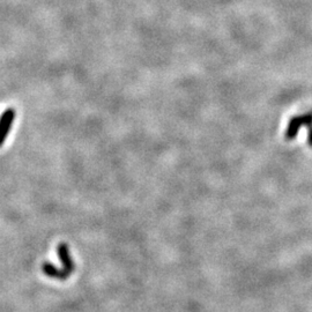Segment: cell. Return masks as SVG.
Masks as SVG:
<instances>
[{
	"label": "cell",
	"instance_id": "obj_2",
	"mask_svg": "<svg viewBox=\"0 0 312 312\" xmlns=\"http://www.w3.org/2000/svg\"><path fill=\"white\" fill-rule=\"evenodd\" d=\"M58 257L60 261H62V265L64 266V269L67 273H72L74 271L75 266H74V261L72 259L71 254H70V250H68V246L65 244V243H60L58 245Z\"/></svg>",
	"mask_w": 312,
	"mask_h": 312
},
{
	"label": "cell",
	"instance_id": "obj_1",
	"mask_svg": "<svg viewBox=\"0 0 312 312\" xmlns=\"http://www.w3.org/2000/svg\"><path fill=\"white\" fill-rule=\"evenodd\" d=\"M14 118H15V110L12 108L6 109L5 111L2 113V116H0V147H2L4 142H5L7 135L10 134Z\"/></svg>",
	"mask_w": 312,
	"mask_h": 312
},
{
	"label": "cell",
	"instance_id": "obj_3",
	"mask_svg": "<svg viewBox=\"0 0 312 312\" xmlns=\"http://www.w3.org/2000/svg\"><path fill=\"white\" fill-rule=\"evenodd\" d=\"M42 269H43L44 274H47L48 276L50 277H55V279H59V280H65L70 275V273H67L65 269H58L57 267H55L50 262H44L42 265Z\"/></svg>",
	"mask_w": 312,
	"mask_h": 312
}]
</instances>
